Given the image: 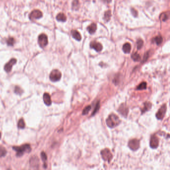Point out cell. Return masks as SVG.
<instances>
[{
	"mask_svg": "<svg viewBox=\"0 0 170 170\" xmlns=\"http://www.w3.org/2000/svg\"><path fill=\"white\" fill-rule=\"evenodd\" d=\"M131 13H132V14L133 15V16H134L135 17H136L137 16V15H138V13H137V11H136L135 9L132 8V9H131Z\"/></svg>",
	"mask_w": 170,
	"mask_h": 170,
	"instance_id": "obj_33",
	"label": "cell"
},
{
	"mask_svg": "<svg viewBox=\"0 0 170 170\" xmlns=\"http://www.w3.org/2000/svg\"><path fill=\"white\" fill-rule=\"evenodd\" d=\"M17 63V60L15 59H11L7 64H6L4 67L5 71L7 72H9L11 71L13 66Z\"/></svg>",
	"mask_w": 170,
	"mask_h": 170,
	"instance_id": "obj_11",
	"label": "cell"
},
{
	"mask_svg": "<svg viewBox=\"0 0 170 170\" xmlns=\"http://www.w3.org/2000/svg\"><path fill=\"white\" fill-rule=\"evenodd\" d=\"M129 147L133 151H136L139 148L140 142L138 139H134L130 140L128 143Z\"/></svg>",
	"mask_w": 170,
	"mask_h": 170,
	"instance_id": "obj_7",
	"label": "cell"
},
{
	"mask_svg": "<svg viewBox=\"0 0 170 170\" xmlns=\"http://www.w3.org/2000/svg\"><path fill=\"white\" fill-rule=\"evenodd\" d=\"M13 149L17 152V156H22L25 153H29L31 151V148L29 144H25L21 147H14Z\"/></svg>",
	"mask_w": 170,
	"mask_h": 170,
	"instance_id": "obj_2",
	"label": "cell"
},
{
	"mask_svg": "<svg viewBox=\"0 0 170 170\" xmlns=\"http://www.w3.org/2000/svg\"><path fill=\"white\" fill-rule=\"evenodd\" d=\"M15 92L17 94H21L23 92V91L20 87H19L18 86H16L15 87Z\"/></svg>",
	"mask_w": 170,
	"mask_h": 170,
	"instance_id": "obj_29",
	"label": "cell"
},
{
	"mask_svg": "<svg viewBox=\"0 0 170 170\" xmlns=\"http://www.w3.org/2000/svg\"><path fill=\"white\" fill-rule=\"evenodd\" d=\"M91 106H90V105L87 106V107H86L84 109V110H83V111L82 114H83V115H86V114H87L88 113H89V112L90 111V110H91Z\"/></svg>",
	"mask_w": 170,
	"mask_h": 170,
	"instance_id": "obj_28",
	"label": "cell"
},
{
	"mask_svg": "<svg viewBox=\"0 0 170 170\" xmlns=\"http://www.w3.org/2000/svg\"><path fill=\"white\" fill-rule=\"evenodd\" d=\"M41 159L43 161H45L47 160V156L45 154V153L44 152H42L41 154Z\"/></svg>",
	"mask_w": 170,
	"mask_h": 170,
	"instance_id": "obj_34",
	"label": "cell"
},
{
	"mask_svg": "<svg viewBox=\"0 0 170 170\" xmlns=\"http://www.w3.org/2000/svg\"><path fill=\"white\" fill-rule=\"evenodd\" d=\"M18 127L19 128H21V129H23L25 128V122L23 119H21L19 120V121L18 122Z\"/></svg>",
	"mask_w": 170,
	"mask_h": 170,
	"instance_id": "obj_27",
	"label": "cell"
},
{
	"mask_svg": "<svg viewBox=\"0 0 170 170\" xmlns=\"http://www.w3.org/2000/svg\"><path fill=\"white\" fill-rule=\"evenodd\" d=\"M167 110V106L166 104L163 105L162 107L159 109L158 111L156 113V116L157 118L159 120H162L164 117Z\"/></svg>",
	"mask_w": 170,
	"mask_h": 170,
	"instance_id": "obj_6",
	"label": "cell"
},
{
	"mask_svg": "<svg viewBox=\"0 0 170 170\" xmlns=\"http://www.w3.org/2000/svg\"><path fill=\"white\" fill-rule=\"evenodd\" d=\"M103 1L104 2H105V3H109L111 2L112 0H103Z\"/></svg>",
	"mask_w": 170,
	"mask_h": 170,
	"instance_id": "obj_35",
	"label": "cell"
},
{
	"mask_svg": "<svg viewBox=\"0 0 170 170\" xmlns=\"http://www.w3.org/2000/svg\"><path fill=\"white\" fill-rule=\"evenodd\" d=\"M118 111L122 115H123L124 117H126L128 112V108L124 104H122L118 110Z\"/></svg>",
	"mask_w": 170,
	"mask_h": 170,
	"instance_id": "obj_12",
	"label": "cell"
},
{
	"mask_svg": "<svg viewBox=\"0 0 170 170\" xmlns=\"http://www.w3.org/2000/svg\"><path fill=\"white\" fill-rule=\"evenodd\" d=\"M101 155L102 159L106 161L110 162V161L112 159L113 156L110 152V150L108 149H105L103 150L101 152Z\"/></svg>",
	"mask_w": 170,
	"mask_h": 170,
	"instance_id": "obj_5",
	"label": "cell"
},
{
	"mask_svg": "<svg viewBox=\"0 0 170 170\" xmlns=\"http://www.w3.org/2000/svg\"><path fill=\"white\" fill-rule=\"evenodd\" d=\"M67 19V18L66 16L63 13H60L57 15V16H56V19H57L58 21L60 22H65L66 21Z\"/></svg>",
	"mask_w": 170,
	"mask_h": 170,
	"instance_id": "obj_17",
	"label": "cell"
},
{
	"mask_svg": "<svg viewBox=\"0 0 170 170\" xmlns=\"http://www.w3.org/2000/svg\"><path fill=\"white\" fill-rule=\"evenodd\" d=\"M144 42L142 39L139 38L137 41V48L138 49H140L143 46Z\"/></svg>",
	"mask_w": 170,
	"mask_h": 170,
	"instance_id": "obj_25",
	"label": "cell"
},
{
	"mask_svg": "<svg viewBox=\"0 0 170 170\" xmlns=\"http://www.w3.org/2000/svg\"><path fill=\"white\" fill-rule=\"evenodd\" d=\"M78 5H79V1H78V0H74L72 3V8L75 9L76 8V6L78 8Z\"/></svg>",
	"mask_w": 170,
	"mask_h": 170,
	"instance_id": "obj_31",
	"label": "cell"
},
{
	"mask_svg": "<svg viewBox=\"0 0 170 170\" xmlns=\"http://www.w3.org/2000/svg\"><path fill=\"white\" fill-rule=\"evenodd\" d=\"M7 151L6 149L2 146H0V157H4L6 155Z\"/></svg>",
	"mask_w": 170,
	"mask_h": 170,
	"instance_id": "obj_26",
	"label": "cell"
},
{
	"mask_svg": "<svg viewBox=\"0 0 170 170\" xmlns=\"http://www.w3.org/2000/svg\"><path fill=\"white\" fill-rule=\"evenodd\" d=\"M90 47L91 48L95 49L97 52L101 51L103 48L102 44L100 42H97L96 41H93L91 42L90 43Z\"/></svg>",
	"mask_w": 170,
	"mask_h": 170,
	"instance_id": "obj_9",
	"label": "cell"
},
{
	"mask_svg": "<svg viewBox=\"0 0 170 170\" xmlns=\"http://www.w3.org/2000/svg\"><path fill=\"white\" fill-rule=\"evenodd\" d=\"M151 107H152V104L150 102H146L144 104V107L142 110V113H144L146 111H148L150 109H151Z\"/></svg>",
	"mask_w": 170,
	"mask_h": 170,
	"instance_id": "obj_21",
	"label": "cell"
},
{
	"mask_svg": "<svg viewBox=\"0 0 170 170\" xmlns=\"http://www.w3.org/2000/svg\"><path fill=\"white\" fill-rule=\"evenodd\" d=\"M61 77L62 73L59 70L57 69L52 70L49 75V78L52 82L58 81L61 79Z\"/></svg>",
	"mask_w": 170,
	"mask_h": 170,
	"instance_id": "obj_3",
	"label": "cell"
},
{
	"mask_svg": "<svg viewBox=\"0 0 170 170\" xmlns=\"http://www.w3.org/2000/svg\"><path fill=\"white\" fill-rule=\"evenodd\" d=\"M38 162L37 157H32L30 161V164L33 167H36L38 165Z\"/></svg>",
	"mask_w": 170,
	"mask_h": 170,
	"instance_id": "obj_18",
	"label": "cell"
},
{
	"mask_svg": "<svg viewBox=\"0 0 170 170\" xmlns=\"http://www.w3.org/2000/svg\"><path fill=\"white\" fill-rule=\"evenodd\" d=\"M7 43L9 46H12L15 42V39L13 37H10L6 40Z\"/></svg>",
	"mask_w": 170,
	"mask_h": 170,
	"instance_id": "obj_24",
	"label": "cell"
},
{
	"mask_svg": "<svg viewBox=\"0 0 170 170\" xmlns=\"http://www.w3.org/2000/svg\"><path fill=\"white\" fill-rule=\"evenodd\" d=\"M42 14L38 10H34L30 14V19L31 20H34L38 19L42 17Z\"/></svg>",
	"mask_w": 170,
	"mask_h": 170,
	"instance_id": "obj_8",
	"label": "cell"
},
{
	"mask_svg": "<svg viewBox=\"0 0 170 170\" xmlns=\"http://www.w3.org/2000/svg\"><path fill=\"white\" fill-rule=\"evenodd\" d=\"M111 13L110 10H108L106 12H105L104 14V20L105 22H108L111 19Z\"/></svg>",
	"mask_w": 170,
	"mask_h": 170,
	"instance_id": "obj_20",
	"label": "cell"
},
{
	"mask_svg": "<svg viewBox=\"0 0 170 170\" xmlns=\"http://www.w3.org/2000/svg\"><path fill=\"white\" fill-rule=\"evenodd\" d=\"M99 107H100L99 103L98 102V103H97L96 106H95V108L94 109V111H93V113H92V115H95V113L98 111V110H99Z\"/></svg>",
	"mask_w": 170,
	"mask_h": 170,
	"instance_id": "obj_32",
	"label": "cell"
},
{
	"mask_svg": "<svg viewBox=\"0 0 170 170\" xmlns=\"http://www.w3.org/2000/svg\"><path fill=\"white\" fill-rule=\"evenodd\" d=\"M131 58L135 62H139L141 60V56L137 52H134L131 55Z\"/></svg>",
	"mask_w": 170,
	"mask_h": 170,
	"instance_id": "obj_19",
	"label": "cell"
},
{
	"mask_svg": "<svg viewBox=\"0 0 170 170\" xmlns=\"http://www.w3.org/2000/svg\"><path fill=\"white\" fill-rule=\"evenodd\" d=\"M106 124L110 128H114L120 123V120L115 114H110L106 119Z\"/></svg>",
	"mask_w": 170,
	"mask_h": 170,
	"instance_id": "obj_1",
	"label": "cell"
},
{
	"mask_svg": "<svg viewBox=\"0 0 170 170\" xmlns=\"http://www.w3.org/2000/svg\"><path fill=\"white\" fill-rule=\"evenodd\" d=\"M122 50L125 53H129L131 50V44L128 42L125 43L123 46Z\"/></svg>",
	"mask_w": 170,
	"mask_h": 170,
	"instance_id": "obj_16",
	"label": "cell"
},
{
	"mask_svg": "<svg viewBox=\"0 0 170 170\" xmlns=\"http://www.w3.org/2000/svg\"><path fill=\"white\" fill-rule=\"evenodd\" d=\"M38 42L39 46L43 48L48 44V38L47 35L44 34H42L38 36Z\"/></svg>",
	"mask_w": 170,
	"mask_h": 170,
	"instance_id": "obj_4",
	"label": "cell"
},
{
	"mask_svg": "<svg viewBox=\"0 0 170 170\" xmlns=\"http://www.w3.org/2000/svg\"><path fill=\"white\" fill-rule=\"evenodd\" d=\"M72 37L78 41H80L81 39V36L80 33L76 30H72L71 32Z\"/></svg>",
	"mask_w": 170,
	"mask_h": 170,
	"instance_id": "obj_14",
	"label": "cell"
},
{
	"mask_svg": "<svg viewBox=\"0 0 170 170\" xmlns=\"http://www.w3.org/2000/svg\"><path fill=\"white\" fill-rule=\"evenodd\" d=\"M146 88H147V83L145 82H142L137 87V89L138 90H144V89H146Z\"/></svg>",
	"mask_w": 170,
	"mask_h": 170,
	"instance_id": "obj_23",
	"label": "cell"
},
{
	"mask_svg": "<svg viewBox=\"0 0 170 170\" xmlns=\"http://www.w3.org/2000/svg\"><path fill=\"white\" fill-rule=\"evenodd\" d=\"M43 99L44 103L47 105L49 106L51 104V100L50 95L47 93H45L43 96Z\"/></svg>",
	"mask_w": 170,
	"mask_h": 170,
	"instance_id": "obj_13",
	"label": "cell"
},
{
	"mask_svg": "<svg viewBox=\"0 0 170 170\" xmlns=\"http://www.w3.org/2000/svg\"><path fill=\"white\" fill-rule=\"evenodd\" d=\"M1 138V133H0V138Z\"/></svg>",
	"mask_w": 170,
	"mask_h": 170,
	"instance_id": "obj_36",
	"label": "cell"
},
{
	"mask_svg": "<svg viewBox=\"0 0 170 170\" xmlns=\"http://www.w3.org/2000/svg\"><path fill=\"white\" fill-rule=\"evenodd\" d=\"M88 32L90 34H94L97 30V25L95 23H92L87 28Z\"/></svg>",
	"mask_w": 170,
	"mask_h": 170,
	"instance_id": "obj_15",
	"label": "cell"
},
{
	"mask_svg": "<svg viewBox=\"0 0 170 170\" xmlns=\"http://www.w3.org/2000/svg\"><path fill=\"white\" fill-rule=\"evenodd\" d=\"M153 41L156 42L157 45H160L163 42V37L161 35L156 36L153 39Z\"/></svg>",
	"mask_w": 170,
	"mask_h": 170,
	"instance_id": "obj_22",
	"label": "cell"
},
{
	"mask_svg": "<svg viewBox=\"0 0 170 170\" xmlns=\"http://www.w3.org/2000/svg\"><path fill=\"white\" fill-rule=\"evenodd\" d=\"M160 19L164 22L167 21L168 19V16H167V15L165 13L164 14H162L161 16H160Z\"/></svg>",
	"mask_w": 170,
	"mask_h": 170,
	"instance_id": "obj_30",
	"label": "cell"
},
{
	"mask_svg": "<svg viewBox=\"0 0 170 170\" xmlns=\"http://www.w3.org/2000/svg\"><path fill=\"white\" fill-rule=\"evenodd\" d=\"M150 146L152 149H156L159 146V139L158 137L155 135H153L150 140Z\"/></svg>",
	"mask_w": 170,
	"mask_h": 170,
	"instance_id": "obj_10",
	"label": "cell"
}]
</instances>
